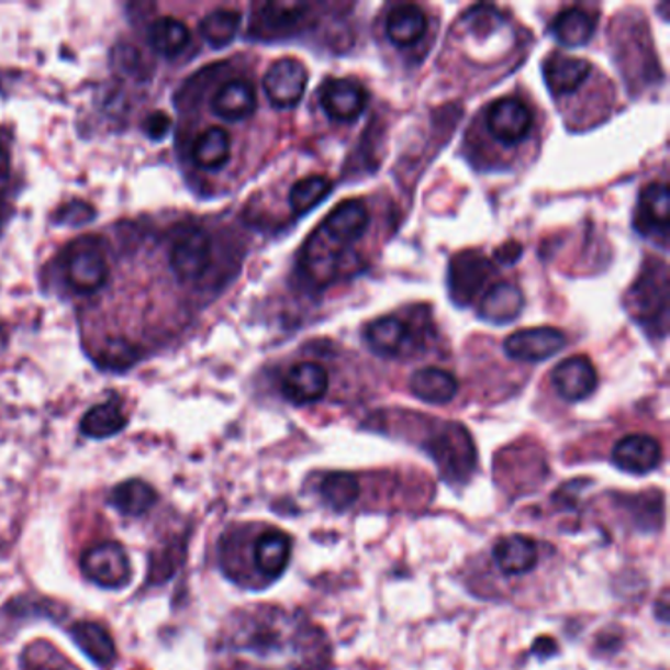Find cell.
Wrapping results in <instances>:
<instances>
[{
    "mask_svg": "<svg viewBox=\"0 0 670 670\" xmlns=\"http://www.w3.org/2000/svg\"><path fill=\"white\" fill-rule=\"evenodd\" d=\"M169 264L181 281H197L211 266V238L199 226H187L177 234L169 250Z\"/></svg>",
    "mask_w": 670,
    "mask_h": 670,
    "instance_id": "obj_1",
    "label": "cell"
},
{
    "mask_svg": "<svg viewBox=\"0 0 670 670\" xmlns=\"http://www.w3.org/2000/svg\"><path fill=\"white\" fill-rule=\"evenodd\" d=\"M85 577L103 588H121L131 580V560L119 543H101L81 557Z\"/></svg>",
    "mask_w": 670,
    "mask_h": 670,
    "instance_id": "obj_2",
    "label": "cell"
},
{
    "mask_svg": "<svg viewBox=\"0 0 670 670\" xmlns=\"http://www.w3.org/2000/svg\"><path fill=\"white\" fill-rule=\"evenodd\" d=\"M305 89H308V69L301 62L291 57L278 59L264 77V91L276 109L295 107L303 99Z\"/></svg>",
    "mask_w": 670,
    "mask_h": 670,
    "instance_id": "obj_3",
    "label": "cell"
},
{
    "mask_svg": "<svg viewBox=\"0 0 670 670\" xmlns=\"http://www.w3.org/2000/svg\"><path fill=\"white\" fill-rule=\"evenodd\" d=\"M567 345V336L559 328L539 326V328H523L505 338L503 350L520 362H543L559 354Z\"/></svg>",
    "mask_w": 670,
    "mask_h": 670,
    "instance_id": "obj_4",
    "label": "cell"
},
{
    "mask_svg": "<svg viewBox=\"0 0 670 670\" xmlns=\"http://www.w3.org/2000/svg\"><path fill=\"white\" fill-rule=\"evenodd\" d=\"M531 124H533V114L529 107L515 97H505L495 101L488 111V129L495 141L502 144L522 142L529 134Z\"/></svg>",
    "mask_w": 670,
    "mask_h": 670,
    "instance_id": "obj_5",
    "label": "cell"
},
{
    "mask_svg": "<svg viewBox=\"0 0 670 670\" xmlns=\"http://www.w3.org/2000/svg\"><path fill=\"white\" fill-rule=\"evenodd\" d=\"M368 103L362 85L353 79H328L321 87V107L333 121H356Z\"/></svg>",
    "mask_w": 670,
    "mask_h": 670,
    "instance_id": "obj_6",
    "label": "cell"
},
{
    "mask_svg": "<svg viewBox=\"0 0 670 670\" xmlns=\"http://www.w3.org/2000/svg\"><path fill=\"white\" fill-rule=\"evenodd\" d=\"M66 276L77 293H94L103 288L111 268L104 254L97 248H79L67 258Z\"/></svg>",
    "mask_w": 670,
    "mask_h": 670,
    "instance_id": "obj_7",
    "label": "cell"
},
{
    "mask_svg": "<svg viewBox=\"0 0 670 670\" xmlns=\"http://www.w3.org/2000/svg\"><path fill=\"white\" fill-rule=\"evenodd\" d=\"M552 383L567 401L587 400L596 390V368L587 356H572L555 368Z\"/></svg>",
    "mask_w": 670,
    "mask_h": 670,
    "instance_id": "obj_8",
    "label": "cell"
},
{
    "mask_svg": "<svg viewBox=\"0 0 670 670\" xmlns=\"http://www.w3.org/2000/svg\"><path fill=\"white\" fill-rule=\"evenodd\" d=\"M662 450L657 438L649 435H629L614 448V462L625 472L647 474L661 462Z\"/></svg>",
    "mask_w": 670,
    "mask_h": 670,
    "instance_id": "obj_9",
    "label": "cell"
},
{
    "mask_svg": "<svg viewBox=\"0 0 670 670\" xmlns=\"http://www.w3.org/2000/svg\"><path fill=\"white\" fill-rule=\"evenodd\" d=\"M328 376L325 368L315 362L295 364L283 378V395L293 403H313L325 398Z\"/></svg>",
    "mask_w": 670,
    "mask_h": 670,
    "instance_id": "obj_10",
    "label": "cell"
},
{
    "mask_svg": "<svg viewBox=\"0 0 670 670\" xmlns=\"http://www.w3.org/2000/svg\"><path fill=\"white\" fill-rule=\"evenodd\" d=\"M256 104H258L256 89L250 81L244 79L226 81L211 101L214 114L231 122L244 121L252 116V112L256 111Z\"/></svg>",
    "mask_w": 670,
    "mask_h": 670,
    "instance_id": "obj_11",
    "label": "cell"
},
{
    "mask_svg": "<svg viewBox=\"0 0 670 670\" xmlns=\"http://www.w3.org/2000/svg\"><path fill=\"white\" fill-rule=\"evenodd\" d=\"M590 71L592 66L580 57L555 54L545 64V79L555 94L574 93L587 81Z\"/></svg>",
    "mask_w": 670,
    "mask_h": 670,
    "instance_id": "obj_12",
    "label": "cell"
},
{
    "mask_svg": "<svg viewBox=\"0 0 670 670\" xmlns=\"http://www.w3.org/2000/svg\"><path fill=\"white\" fill-rule=\"evenodd\" d=\"M494 559L505 574H525L537 565L539 550L535 540L525 535H510L495 545Z\"/></svg>",
    "mask_w": 670,
    "mask_h": 670,
    "instance_id": "obj_13",
    "label": "cell"
},
{
    "mask_svg": "<svg viewBox=\"0 0 670 670\" xmlns=\"http://www.w3.org/2000/svg\"><path fill=\"white\" fill-rule=\"evenodd\" d=\"M69 634L74 637L75 645L99 667L109 669L116 661V645L103 625L79 622L69 629Z\"/></svg>",
    "mask_w": 670,
    "mask_h": 670,
    "instance_id": "obj_14",
    "label": "cell"
},
{
    "mask_svg": "<svg viewBox=\"0 0 670 670\" xmlns=\"http://www.w3.org/2000/svg\"><path fill=\"white\" fill-rule=\"evenodd\" d=\"M490 276V264L472 252L458 256L450 268V288L457 301H470Z\"/></svg>",
    "mask_w": 670,
    "mask_h": 670,
    "instance_id": "obj_15",
    "label": "cell"
},
{
    "mask_svg": "<svg viewBox=\"0 0 670 670\" xmlns=\"http://www.w3.org/2000/svg\"><path fill=\"white\" fill-rule=\"evenodd\" d=\"M523 305L522 289L513 283H498L482 298L480 315L494 325H505L520 317Z\"/></svg>",
    "mask_w": 670,
    "mask_h": 670,
    "instance_id": "obj_16",
    "label": "cell"
},
{
    "mask_svg": "<svg viewBox=\"0 0 670 670\" xmlns=\"http://www.w3.org/2000/svg\"><path fill=\"white\" fill-rule=\"evenodd\" d=\"M291 557V539L283 531H266L254 547V560L261 574L266 577H280L288 568Z\"/></svg>",
    "mask_w": 670,
    "mask_h": 670,
    "instance_id": "obj_17",
    "label": "cell"
},
{
    "mask_svg": "<svg viewBox=\"0 0 670 670\" xmlns=\"http://www.w3.org/2000/svg\"><path fill=\"white\" fill-rule=\"evenodd\" d=\"M427 16L415 4H401L391 10L388 16V37L395 46L407 47L417 44L427 32Z\"/></svg>",
    "mask_w": 670,
    "mask_h": 670,
    "instance_id": "obj_18",
    "label": "cell"
},
{
    "mask_svg": "<svg viewBox=\"0 0 670 670\" xmlns=\"http://www.w3.org/2000/svg\"><path fill=\"white\" fill-rule=\"evenodd\" d=\"M191 156L197 166L206 171L223 168L231 158V134L221 126L206 129L193 142Z\"/></svg>",
    "mask_w": 670,
    "mask_h": 670,
    "instance_id": "obj_19",
    "label": "cell"
},
{
    "mask_svg": "<svg viewBox=\"0 0 670 670\" xmlns=\"http://www.w3.org/2000/svg\"><path fill=\"white\" fill-rule=\"evenodd\" d=\"M411 391L427 403H448L457 395L458 380L440 368H421L411 378Z\"/></svg>",
    "mask_w": 670,
    "mask_h": 670,
    "instance_id": "obj_20",
    "label": "cell"
},
{
    "mask_svg": "<svg viewBox=\"0 0 670 670\" xmlns=\"http://www.w3.org/2000/svg\"><path fill=\"white\" fill-rule=\"evenodd\" d=\"M596 22L582 9H567L552 22V34L562 46L580 47L590 42Z\"/></svg>",
    "mask_w": 670,
    "mask_h": 670,
    "instance_id": "obj_21",
    "label": "cell"
},
{
    "mask_svg": "<svg viewBox=\"0 0 670 670\" xmlns=\"http://www.w3.org/2000/svg\"><path fill=\"white\" fill-rule=\"evenodd\" d=\"M669 186L667 183H651L645 187L639 199V219L643 228L649 226L655 233L667 234L669 228Z\"/></svg>",
    "mask_w": 670,
    "mask_h": 670,
    "instance_id": "obj_22",
    "label": "cell"
},
{
    "mask_svg": "<svg viewBox=\"0 0 670 670\" xmlns=\"http://www.w3.org/2000/svg\"><path fill=\"white\" fill-rule=\"evenodd\" d=\"M126 415L116 401H104L85 413L81 420L83 435L91 438H109L126 427Z\"/></svg>",
    "mask_w": 670,
    "mask_h": 670,
    "instance_id": "obj_23",
    "label": "cell"
},
{
    "mask_svg": "<svg viewBox=\"0 0 670 670\" xmlns=\"http://www.w3.org/2000/svg\"><path fill=\"white\" fill-rule=\"evenodd\" d=\"M149 44L159 56L176 57L189 44V29L181 20L164 16L149 26Z\"/></svg>",
    "mask_w": 670,
    "mask_h": 670,
    "instance_id": "obj_24",
    "label": "cell"
},
{
    "mask_svg": "<svg viewBox=\"0 0 670 670\" xmlns=\"http://www.w3.org/2000/svg\"><path fill=\"white\" fill-rule=\"evenodd\" d=\"M158 494L152 485L142 480L122 482L112 490L111 503L122 515H142L156 503Z\"/></svg>",
    "mask_w": 670,
    "mask_h": 670,
    "instance_id": "obj_25",
    "label": "cell"
},
{
    "mask_svg": "<svg viewBox=\"0 0 670 670\" xmlns=\"http://www.w3.org/2000/svg\"><path fill=\"white\" fill-rule=\"evenodd\" d=\"M241 14L236 10L216 9L201 20L199 32L209 46L224 47L233 42L241 29Z\"/></svg>",
    "mask_w": 670,
    "mask_h": 670,
    "instance_id": "obj_26",
    "label": "cell"
},
{
    "mask_svg": "<svg viewBox=\"0 0 670 670\" xmlns=\"http://www.w3.org/2000/svg\"><path fill=\"white\" fill-rule=\"evenodd\" d=\"M407 338V326L398 317L376 319L366 331V340L373 350L382 356H393L401 350Z\"/></svg>",
    "mask_w": 670,
    "mask_h": 670,
    "instance_id": "obj_27",
    "label": "cell"
},
{
    "mask_svg": "<svg viewBox=\"0 0 670 670\" xmlns=\"http://www.w3.org/2000/svg\"><path fill=\"white\" fill-rule=\"evenodd\" d=\"M333 189L331 179L325 176H311L299 179L289 191V205L295 214H305L313 211L315 206L325 201Z\"/></svg>",
    "mask_w": 670,
    "mask_h": 670,
    "instance_id": "obj_28",
    "label": "cell"
},
{
    "mask_svg": "<svg viewBox=\"0 0 670 670\" xmlns=\"http://www.w3.org/2000/svg\"><path fill=\"white\" fill-rule=\"evenodd\" d=\"M323 495L325 502L335 507V510H345L348 505H353L358 498V482L356 478L345 472H335V474L326 476L323 480Z\"/></svg>",
    "mask_w": 670,
    "mask_h": 670,
    "instance_id": "obj_29",
    "label": "cell"
},
{
    "mask_svg": "<svg viewBox=\"0 0 670 670\" xmlns=\"http://www.w3.org/2000/svg\"><path fill=\"white\" fill-rule=\"evenodd\" d=\"M308 7L305 4H298V2H271V4H266L264 10H266V16L268 20H271L273 24H291V22H295L299 19V12L301 10H305Z\"/></svg>",
    "mask_w": 670,
    "mask_h": 670,
    "instance_id": "obj_30",
    "label": "cell"
},
{
    "mask_svg": "<svg viewBox=\"0 0 670 670\" xmlns=\"http://www.w3.org/2000/svg\"><path fill=\"white\" fill-rule=\"evenodd\" d=\"M169 126H171V121L166 112H154L146 121V132L154 141H161L168 134Z\"/></svg>",
    "mask_w": 670,
    "mask_h": 670,
    "instance_id": "obj_31",
    "label": "cell"
},
{
    "mask_svg": "<svg viewBox=\"0 0 670 670\" xmlns=\"http://www.w3.org/2000/svg\"><path fill=\"white\" fill-rule=\"evenodd\" d=\"M10 158L7 148L0 144V179L9 174Z\"/></svg>",
    "mask_w": 670,
    "mask_h": 670,
    "instance_id": "obj_32",
    "label": "cell"
}]
</instances>
